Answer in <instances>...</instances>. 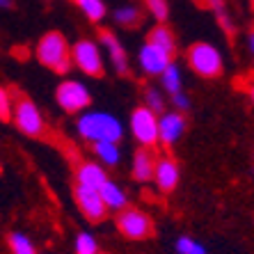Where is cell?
<instances>
[{
    "label": "cell",
    "mask_w": 254,
    "mask_h": 254,
    "mask_svg": "<svg viewBox=\"0 0 254 254\" xmlns=\"http://www.w3.org/2000/svg\"><path fill=\"white\" fill-rule=\"evenodd\" d=\"M250 2H252V9H254V0H250Z\"/></svg>",
    "instance_id": "33"
},
{
    "label": "cell",
    "mask_w": 254,
    "mask_h": 254,
    "mask_svg": "<svg viewBox=\"0 0 254 254\" xmlns=\"http://www.w3.org/2000/svg\"><path fill=\"white\" fill-rule=\"evenodd\" d=\"M130 133L137 144L144 149H154L158 144V115L144 106L135 108L130 113Z\"/></svg>",
    "instance_id": "7"
},
{
    "label": "cell",
    "mask_w": 254,
    "mask_h": 254,
    "mask_svg": "<svg viewBox=\"0 0 254 254\" xmlns=\"http://www.w3.org/2000/svg\"><path fill=\"white\" fill-rule=\"evenodd\" d=\"M73 199H76L78 208L87 220L92 222H103L108 215V206L101 199V192L94 188H85V186H76L73 188Z\"/></svg>",
    "instance_id": "9"
},
{
    "label": "cell",
    "mask_w": 254,
    "mask_h": 254,
    "mask_svg": "<svg viewBox=\"0 0 254 254\" xmlns=\"http://www.w3.org/2000/svg\"><path fill=\"white\" fill-rule=\"evenodd\" d=\"M12 119H14V124H16V128L30 137H42L44 130H46V124H44V117L39 113V108L30 99H25V96L14 101Z\"/></svg>",
    "instance_id": "8"
},
{
    "label": "cell",
    "mask_w": 254,
    "mask_h": 254,
    "mask_svg": "<svg viewBox=\"0 0 254 254\" xmlns=\"http://www.w3.org/2000/svg\"><path fill=\"white\" fill-rule=\"evenodd\" d=\"M154 167H156V154L151 149H137L135 156H133V163H130V177L140 181V184H147L154 179Z\"/></svg>",
    "instance_id": "16"
},
{
    "label": "cell",
    "mask_w": 254,
    "mask_h": 254,
    "mask_svg": "<svg viewBox=\"0 0 254 254\" xmlns=\"http://www.w3.org/2000/svg\"><path fill=\"white\" fill-rule=\"evenodd\" d=\"M147 44H151V46H156L158 51H163L170 60L177 55V48H179L177 46V35H174V30H172L167 23H158V25H154V28L149 30Z\"/></svg>",
    "instance_id": "15"
},
{
    "label": "cell",
    "mask_w": 254,
    "mask_h": 254,
    "mask_svg": "<svg viewBox=\"0 0 254 254\" xmlns=\"http://www.w3.org/2000/svg\"><path fill=\"white\" fill-rule=\"evenodd\" d=\"M76 130L89 144H94V142H119L124 137V124L115 115L101 113V110L80 113L76 122Z\"/></svg>",
    "instance_id": "1"
},
{
    "label": "cell",
    "mask_w": 254,
    "mask_h": 254,
    "mask_svg": "<svg viewBox=\"0 0 254 254\" xmlns=\"http://www.w3.org/2000/svg\"><path fill=\"white\" fill-rule=\"evenodd\" d=\"M208 5L213 7V12H215V16H218V23L222 25L227 32H234V25H231V21H229V14H227V9H225V2H222V0H208Z\"/></svg>",
    "instance_id": "27"
},
{
    "label": "cell",
    "mask_w": 254,
    "mask_h": 254,
    "mask_svg": "<svg viewBox=\"0 0 254 254\" xmlns=\"http://www.w3.org/2000/svg\"><path fill=\"white\" fill-rule=\"evenodd\" d=\"M94 156L101 160V165L108 167H117L119 160H122V149H119V142H94Z\"/></svg>",
    "instance_id": "18"
},
{
    "label": "cell",
    "mask_w": 254,
    "mask_h": 254,
    "mask_svg": "<svg viewBox=\"0 0 254 254\" xmlns=\"http://www.w3.org/2000/svg\"><path fill=\"white\" fill-rule=\"evenodd\" d=\"M172 106L177 108V113H184L190 108V99L186 92H177V94H172Z\"/></svg>",
    "instance_id": "29"
},
{
    "label": "cell",
    "mask_w": 254,
    "mask_h": 254,
    "mask_svg": "<svg viewBox=\"0 0 254 254\" xmlns=\"http://www.w3.org/2000/svg\"><path fill=\"white\" fill-rule=\"evenodd\" d=\"M188 66L201 78H218L225 69V60L218 48L208 42H197L188 48L186 53Z\"/></svg>",
    "instance_id": "3"
},
{
    "label": "cell",
    "mask_w": 254,
    "mask_h": 254,
    "mask_svg": "<svg viewBox=\"0 0 254 254\" xmlns=\"http://www.w3.org/2000/svg\"><path fill=\"white\" fill-rule=\"evenodd\" d=\"M144 7H147V12L156 18V23H167V18H170V5H167V0H144Z\"/></svg>",
    "instance_id": "24"
},
{
    "label": "cell",
    "mask_w": 254,
    "mask_h": 254,
    "mask_svg": "<svg viewBox=\"0 0 254 254\" xmlns=\"http://www.w3.org/2000/svg\"><path fill=\"white\" fill-rule=\"evenodd\" d=\"M113 18L122 28H135L142 21V9L137 5H122L113 12Z\"/></svg>",
    "instance_id": "19"
},
{
    "label": "cell",
    "mask_w": 254,
    "mask_h": 254,
    "mask_svg": "<svg viewBox=\"0 0 254 254\" xmlns=\"http://www.w3.org/2000/svg\"><path fill=\"white\" fill-rule=\"evenodd\" d=\"M160 85H163V89H165L167 94H177V92H181V87H184V78H181V69H179L174 62H170V64L165 66V71L160 73Z\"/></svg>",
    "instance_id": "20"
},
{
    "label": "cell",
    "mask_w": 254,
    "mask_h": 254,
    "mask_svg": "<svg viewBox=\"0 0 254 254\" xmlns=\"http://www.w3.org/2000/svg\"><path fill=\"white\" fill-rule=\"evenodd\" d=\"M99 46L103 51V55H110V64L115 66L117 73H128V55H126V48L122 46L117 37L110 32V30H103L99 39Z\"/></svg>",
    "instance_id": "12"
},
{
    "label": "cell",
    "mask_w": 254,
    "mask_h": 254,
    "mask_svg": "<svg viewBox=\"0 0 254 254\" xmlns=\"http://www.w3.org/2000/svg\"><path fill=\"white\" fill-rule=\"evenodd\" d=\"M144 108H149L151 113L156 115H163L165 113V96H163V92H158V89H147L144 92Z\"/></svg>",
    "instance_id": "25"
},
{
    "label": "cell",
    "mask_w": 254,
    "mask_h": 254,
    "mask_svg": "<svg viewBox=\"0 0 254 254\" xmlns=\"http://www.w3.org/2000/svg\"><path fill=\"white\" fill-rule=\"evenodd\" d=\"M248 94H250V101H252V103H254V80H252V83H250V87H248Z\"/></svg>",
    "instance_id": "31"
},
{
    "label": "cell",
    "mask_w": 254,
    "mask_h": 254,
    "mask_svg": "<svg viewBox=\"0 0 254 254\" xmlns=\"http://www.w3.org/2000/svg\"><path fill=\"white\" fill-rule=\"evenodd\" d=\"M7 7H12V0H0V9H7Z\"/></svg>",
    "instance_id": "32"
},
{
    "label": "cell",
    "mask_w": 254,
    "mask_h": 254,
    "mask_svg": "<svg viewBox=\"0 0 254 254\" xmlns=\"http://www.w3.org/2000/svg\"><path fill=\"white\" fill-rule=\"evenodd\" d=\"M9 250H12V254H37L32 241L25 234H21V231L9 234Z\"/></svg>",
    "instance_id": "22"
},
{
    "label": "cell",
    "mask_w": 254,
    "mask_h": 254,
    "mask_svg": "<svg viewBox=\"0 0 254 254\" xmlns=\"http://www.w3.org/2000/svg\"><path fill=\"white\" fill-rule=\"evenodd\" d=\"M179 179H181V170H179V163L172 156H160L156 158V167H154V181L156 188L160 192H172V190L179 186Z\"/></svg>",
    "instance_id": "10"
},
{
    "label": "cell",
    "mask_w": 254,
    "mask_h": 254,
    "mask_svg": "<svg viewBox=\"0 0 254 254\" xmlns=\"http://www.w3.org/2000/svg\"><path fill=\"white\" fill-rule=\"evenodd\" d=\"M71 64L80 69L83 73L92 78H101L103 76V51L96 42L92 39H78L71 46Z\"/></svg>",
    "instance_id": "4"
},
{
    "label": "cell",
    "mask_w": 254,
    "mask_h": 254,
    "mask_svg": "<svg viewBox=\"0 0 254 254\" xmlns=\"http://www.w3.org/2000/svg\"><path fill=\"white\" fill-rule=\"evenodd\" d=\"M73 250H76V254H99V243L92 234L80 231L76 236V243H73Z\"/></svg>",
    "instance_id": "23"
},
{
    "label": "cell",
    "mask_w": 254,
    "mask_h": 254,
    "mask_svg": "<svg viewBox=\"0 0 254 254\" xmlns=\"http://www.w3.org/2000/svg\"><path fill=\"white\" fill-rule=\"evenodd\" d=\"M101 192V199H103V204L108 206V211H122V208L128 206V197H126V192L122 190V186L115 184L113 179H108L106 184L99 188Z\"/></svg>",
    "instance_id": "17"
},
{
    "label": "cell",
    "mask_w": 254,
    "mask_h": 254,
    "mask_svg": "<svg viewBox=\"0 0 254 254\" xmlns=\"http://www.w3.org/2000/svg\"><path fill=\"white\" fill-rule=\"evenodd\" d=\"M14 101L5 87H0V119H12Z\"/></svg>",
    "instance_id": "28"
},
{
    "label": "cell",
    "mask_w": 254,
    "mask_h": 254,
    "mask_svg": "<svg viewBox=\"0 0 254 254\" xmlns=\"http://www.w3.org/2000/svg\"><path fill=\"white\" fill-rule=\"evenodd\" d=\"M248 46H250V53L254 55V30L250 32V37H248Z\"/></svg>",
    "instance_id": "30"
},
{
    "label": "cell",
    "mask_w": 254,
    "mask_h": 254,
    "mask_svg": "<svg viewBox=\"0 0 254 254\" xmlns=\"http://www.w3.org/2000/svg\"><path fill=\"white\" fill-rule=\"evenodd\" d=\"M55 101L64 113L78 115L92 106V94H89L87 85L80 80H62L55 89Z\"/></svg>",
    "instance_id": "5"
},
{
    "label": "cell",
    "mask_w": 254,
    "mask_h": 254,
    "mask_svg": "<svg viewBox=\"0 0 254 254\" xmlns=\"http://www.w3.org/2000/svg\"><path fill=\"white\" fill-rule=\"evenodd\" d=\"M35 55L44 66L53 69L55 73H69V69L73 66L71 64V46L66 44L62 32H46L37 44Z\"/></svg>",
    "instance_id": "2"
},
{
    "label": "cell",
    "mask_w": 254,
    "mask_h": 254,
    "mask_svg": "<svg viewBox=\"0 0 254 254\" xmlns=\"http://www.w3.org/2000/svg\"><path fill=\"white\" fill-rule=\"evenodd\" d=\"M73 177H76V186H85V188L99 190L101 186L108 181V172H106V167L99 165V163L85 160V163H78Z\"/></svg>",
    "instance_id": "14"
},
{
    "label": "cell",
    "mask_w": 254,
    "mask_h": 254,
    "mask_svg": "<svg viewBox=\"0 0 254 254\" xmlns=\"http://www.w3.org/2000/svg\"><path fill=\"white\" fill-rule=\"evenodd\" d=\"M137 62H140L142 73H147V76H160L172 60L167 58L163 51H158L156 46L144 44V46L140 48V53H137Z\"/></svg>",
    "instance_id": "13"
},
{
    "label": "cell",
    "mask_w": 254,
    "mask_h": 254,
    "mask_svg": "<svg viewBox=\"0 0 254 254\" xmlns=\"http://www.w3.org/2000/svg\"><path fill=\"white\" fill-rule=\"evenodd\" d=\"M186 133V117L184 113H163L158 115V142L172 147L181 140V135Z\"/></svg>",
    "instance_id": "11"
},
{
    "label": "cell",
    "mask_w": 254,
    "mask_h": 254,
    "mask_svg": "<svg viewBox=\"0 0 254 254\" xmlns=\"http://www.w3.org/2000/svg\"><path fill=\"white\" fill-rule=\"evenodd\" d=\"M76 5H78V9H80L89 21H94V23L103 21L108 14V7L103 0H76Z\"/></svg>",
    "instance_id": "21"
},
{
    "label": "cell",
    "mask_w": 254,
    "mask_h": 254,
    "mask_svg": "<svg viewBox=\"0 0 254 254\" xmlns=\"http://www.w3.org/2000/svg\"><path fill=\"white\" fill-rule=\"evenodd\" d=\"M177 252L179 254H206V248L201 245V243H197L195 238H190V236H181L177 238Z\"/></svg>",
    "instance_id": "26"
},
{
    "label": "cell",
    "mask_w": 254,
    "mask_h": 254,
    "mask_svg": "<svg viewBox=\"0 0 254 254\" xmlns=\"http://www.w3.org/2000/svg\"><path fill=\"white\" fill-rule=\"evenodd\" d=\"M117 229L124 238H130V241H144L154 234V222L144 211L133 206H126L117 213Z\"/></svg>",
    "instance_id": "6"
}]
</instances>
